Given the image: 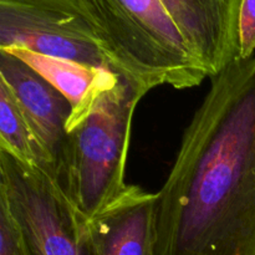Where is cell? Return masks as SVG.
Segmentation results:
<instances>
[{
  "mask_svg": "<svg viewBox=\"0 0 255 255\" xmlns=\"http://www.w3.org/2000/svg\"><path fill=\"white\" fill-rule=\"evenodd\" d=\"M154 255H255V55L211 77L157 192Z\"/></svg>",
  "mask_w": 255,
  "mask_h": 255,
  "instance_id": "1",
  "label": "cell"
},
{
  "mask_svg": "<svg viewBox=\"0 0 255 255\" xmlns=\"http://www.w3.org/2000/svg\"><path fill=\"white\" fill-rule=\"evenodd\" d=\"M119 76L149 92L199 86L206 72L159 0H77Z\"/></svg>",
  "mask_w": 255,
  "mask_h": 255,
  "instance_id": "2",
  "label": "cell"
},
{
  "mask_svg": "<svg viewBox=\"0 0 255 255\" xmlns=\"http://www.w3.org/2000/svg\"><path fill=\"white\" fill-rule=\"evenodd\" d=\"M146 92L120 76L80 124L67 131L57 181L76 208L94 219L127 189L125 181L134 110Z\"/></svg>",
  "mask_w": 255,
  "mask_h": 255,
  "instance_id": "3",
  "label": "cell"
},
{
  "mask_svg": "<svg viewBox=\"0 0 255 255\" xmlns=\"http://www.w3.org/2000/svg\"><path fill=\"white\" fill-rule=\"evenodd\" d=\"M0 199L29 255H100L90 219L44 167L0 151Z\"/></svg>",
  "mask_w": 255,
  "mask_h": 255,
  "instance_id": "4",
  "label": "cell"
},
{
  "mask_svg": "<svg viewBox=\"0 0 255 255\" xmlns=\"http://www.w3.org/2000/svg\"><path fill=\"white\" fill-rule=\"evenodd\" d=\"M12 47L115 72L77 0H0V50Z\"/></svg>",
  "mask_w": 255,
  "mask_h": 255,
  "instance_id": "5",
  "label": "cell"
},
{
  "mask_svg": "<svg viewBox=\"0 0 255 255\" xmlns=\"http://www.w3.org/2000/svg\"><path fill=\"white\" fill-rule=\"evenodd\" d=\"M0 81L6 85L26 117L57 179L66 148L71 105L44 76L6 51H0Z\"/></svg>",
  "mask_w": 255,
  "mask_h": 255,
  "instance_id": "6",
  "label": "cell"
},
{
  "mask_svg": "<svg viewBox=\"0 0 255 255\" xmlns=\"http://www.w3.org/2000/svg\"><path fill=\"white\" fill-rule=\"evenodd\" d=\"M207 77L238 60L243 0H159Z\"/></svg>",
  "mask_w": 255,
  "mask_h": 255,
  "instance_id": "7",
  "label": "cell"
},
{
  "mask_svg": "<svg viewBox=\"0 0 255 255\" xmlns=\"http://www.w3.org/2000/svg\"><path fill=\"white\" fill-rule=\"evenodd\" d=\"M157 193L128 184L94 219L91 228L100 255H154Z\"/></svg>",
  "mask_w": 255,
  "mask_h": 255,
  "instance_id": "8",
  "label": "cell"
},
{
  "mask_svg": "<svg viewBox=\"0 0 255 255\" xmlns=\"http://www.w3.org/2000/svg\"><path fill=\"white\" fill-rule=\"evenodd\" d=\"M15 55L59 90L72 107L67 131L90 114L97 100L110 87L119 82L120 76L109 70L96 69L64 59L45 56L21 47L4 49Z\"/></svg>",
  "mask_w": 255,
  "mask_h": 255,
  "instance_id": "9",
  "label": "cell"
},
{
  "mask_svg": "<svg viewBox=\"0 0 255 255\" xmlns=\"http://www.w3.org/2000/svg\"><path fill=\"white\" fill-rule=\"evenodd\" d=\"M0 151L50 171L49 159L6 85L0 81ZM51 172V171H50Z\"/></svg>",
  "mask_w": 255,
  "mask_h": 255,
  "instance_id": "10",
  "label": "cell"
},
{
  "mask_svg": "<svg viewBox=\"0 0 255 255\" xmlns=\"http://www.w3.org/2000/svg\"><path fill=\"white\" fill-rule=\"evenodd\" d=\"M0 255H29L21 233L10 214L6 204L0 199Z\"/></svg>",
  "mask_w": 255,
  "mask_h": 255,
  "instance_id": "11",
  "label": "cell"
},
{
  "mask_svg": "<svg viewBox=\"0 0 255 255\" xmlns=\"http://www.w3.org/2000/svg\"><path fill=\"white\" fill-rule=\"evenodd\" d=\"M255 55V0H243L239 17L238 60L251 59Z\"/></svg>",
  "mask_w": 255,
  "mask_h": 255,
  "instance_id": "12",
  "label": "cell"
}]
</instances>
